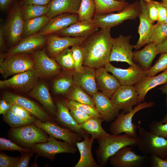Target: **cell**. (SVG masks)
<instances>
[{"mask_svg": "<svg viewBox=\"0 0 167 167\" xmlns=\"http://www.w3.org/2000/svg\"><path fill=\"white\" fill-rule=\"evenodd\" d=\"M110 28H101L87 36L81 45L83 64L95 69L104 67L109 62L112 47Z\"/></svg>", "mask_w": 167, "mask_h": 167, "instance_id": "1", "label": "cell"}, {"mask_svg": "<svg viewBox=\"0 0 167 167\" xmlns=\"http://www.w3.org/2000/svg\"><path fill=\"white\" fill-rule=\"evenodd\" d=\"M139 141L138 137H132L125 134H109L97 139L98 145L96 151L97 163L101 167L106 166L109 158L119 150L126 146H137Z\"/></svg>", "mask_w": 167, "mask_h": 167, "instance_id": "2", "label": "cell"}, {"mask_svg": "<svg viewBox=\"0 0 167 167\" xmlns=\"http://www.w3.org/2000/svg\"><path fill=\"white\" fill-rule=\"evenodd\" d=\"M139 150L144 155H154L165 159L167 157V139L143 127H138Z\"/></svg>", "mask_w": 167, "mask_h": 167, "instance_id": "3", "label": "cell"}, {"mask_svg": "<svg viewBox=\"0 0 167 167\" xmlns=\"http://www.w3.org/2000/svg\"><path fill=\"white\" fill-rule=\"evenodd\" d=\"M141 10L140 2L137 0L129 4L122 11L116 13L97 15L94 14L92 21L99 28H111L127 20H135Z\"/></svg>", "mask_w": 167, "mask_h": 167, "instance_id": "4", "label": "cell"}, {"mask_svg": "<svg viewBox=\"0 0 167 167\" xmlns=\"http://www.w3.org/2000/svg\"><path fill=\"white\" fill-rule=\"evenodd\" d=\"M155 103L153 102H143L139 103L131 111L125 113L123 111L119 113L110 125L109 130L111 134L118 135L124 134L134 137H138L137 125L132 122L135 113L139 111L153 107Z\"/></svg>", "mask_w": 167, "mask_h": 167, "instance_id": "5", "label": "cell"}, {"mask_svg": "<svg viewBox=\"0 0 167 167\" xmlns=\"http://www.w3.org/2000/svg\"><path fill=\"white\" fill-rule=\"evenodd\" d=\"M17 128H11L9 135L13 140L23 147L32 149L36 143L45 142L49 137L46 132L35 123Z\"/></svg>", "mask_w": 167, "mask_h": 167, "instance_id": "6", "label": "cell"}, {"mask_svg": "<svg viewBox=\"0 0 167 167\" xmlns=\"http://www.w3.org/2000/svg\"><path fill=\"white\" fill-rule=\"evenodd\" d=\"M34 64L32 57L27 54L7 55L4 59H0V72L3 77L6 78L33 68Z\"/></svg>", "mask_w": 167, "mask_h": 167, "instance_id": "7", "label": "cell"}, {"mask_svg": "<svg viewBox=\"0 0 167 167\" xmlns=\"http://www.w3.org/2000/svg\"><path fill=\"white\" fill-rule=\"evenodd\" d=\"M24 20L19 3L12 4L4 25L5 37L11 45H15L21 39Z\"/></svg>", "mask_w": 167, "mask_h": 167, "instance_id": "8", "label": "cell"}, {"mask_svg": "<svg viewBox=\"0 0 167 167\" xmlns=\"http://www.w3.org/2000/svg\"><path fill=\"white\" fill-rule=\"evenodd\" d=\"M104 67L118 79L122 85H134L148 77L147 71L143 70L139 64L135 63L125 69L115 67L110 62Z\"/></svg>", "mask_w": 167, "mask_h": 167, "instance_id": "9", "label": "cell"}, {"mask_svg": "<svg viewBox=\"0 0 167 167\" xmlns=\"http://www.w3.org/2000/svg\"><path fill=\"white\" fill-rule=\"evenodd\" d=\"M32 149L39 156L50 159H54L57 154L61 153L74 154L78 150L76 146L65 141H58L50 136H49L47 142L36 143Z\"/></svg>", "mask_w": 167, "mask_h": 167, "instance_id": "10", "label": "cell"}, {"mask_svg": "<svg viewBox=\"0 0 167 167\" xmlns=\"http://www.w3.org/2000/svg\"><path fill=\"white\" fill-rule=\"evenodd\" d=\"M131 35L123 36L120 34L118 37L112 38V47L109 61L124 62L130 65L134 63L132 49L135 45L130 42Z\"/></svg>", "mask_w": 167, "mask_h": 167, "instance_id": "11", "label": "cell"}, {"mask_svg": "<svg viewBox=\"0 0 167 167\" xmlns=\"http://www.w3.org/2000/svg\"><path fill=\"white\" fill-rule=\"evenodd\" d=\"M34 68L39 78L47 79L61 72L62 67L54 59L49 57L43 49L32 53Z\"/></svg>", "mask_w": 167, "mask_h": 167, "instance_id": "12", "label": "cell"}, {"mask_svg": "<svg viewBox=\"0 0 167 167\" xmlns=\"http://www.w3.org/2000/svg\"><path fill=\"white\" fill-rule=\"evenodd\" d=\"M131 146H125L110 157L108 160L114 167H140L147 161V155H140L133 150Z\"/></svg>", "mask_w": 167, "mask_h": 167, "instance_id": "13", "label": "cell"}, {"mask_svg": "<svg viewBox=\"0 0 167 167\" xmlns=\"http://www.w3.org/2000/svg\"><path fill=\"white\" fill-rule=\"evenodd\" d=\"M39 77L33 68L14 75L11 78L0 81L1 88H10L27 91L37 84Z\"/></svg>", "mask_w": 167, "mask_h": 167, "instance_id": "14", "label": "cell"}, {"mask_svg": "<svg viewBox=\"0 0 167 167\" xmlns=\"http://www.w3.org/2000/svg\"><path fill=\"white\" fill-rule=\"evenodd\" d=\"M34 123L49 136L73 145L76 146V143L81 141L83 138L80 135L66 127L61 126L50 120L43 122L38 119L36 120Z\"/></svg>", "mask_w": 167, "mask_h": 167, "instance_id": "15", "label": "cell"}, {"mask_svg": "<svg viewBox=\"0 0 167 167\" xmlns=\"http://www.w3.org/2000/svg\"><path fill=\"white\" fill-rule=\"evenodd\" d=\"M138 93L134 85H122L111 97L114 105L119 110L125 113L133 109L138 104Z\"/></svg>", "mask_w": 167, "mask_h": 167, "instance_id": "16", "label": "cell"}, {"mask_svg": "<svg viewBox=\"0 0 167 167\" xmlns=\"http://www.w3.org/2000/svg\"><path fill=\"white\" fill-rule=\"evenodd\" d=\"M46 37L47 49L49 55L54 58L60 52L70 46L80 45L88 35L77 37L61 36L55 33Z\"/></svg>", "mask_w": 167, "mask_h": 167, "instance_id": "17", "label": "cell"}, {"mask_svg": "<svg viewBox=\"0 0 167 167\" xmlns=\"http://www.w3.org/2000/svg\"><path fill=\"white\" fill-rule=\"evenodd\" d=\"M2 98L11 103L23 107L42 122L51 120L50 116L38 105L26 97L10 92H6L4 93Z\"/></svg>", "mask_w": 167, "mask_h": 167, "instance_id": "18", "label": "cell"}, {"mask_svg": "<svg viewBox=\"0 0 167 167\" xmlns=\"http://www.w3.org/2000/svg\"><path fill=\"white\" fill-rule=\"evenodd\" d=\"M139 2L141 6V10L138 17L140 21L138 30L139 37L135 45V49L136 50L151 43L154 26V24L151 22L148 18L144 0H140Z\"/></svg>", "mask_w": 167, "mask_h": 167, "instance_id": "19", "label": "cell"}, {"mask_svg": "<svg viewBox=\"0 0 167 167\" xmlns=\"http://www.w3.org/2000/svg\"><path fill=\"white\" fill-rule=\"evenodd\" d=\"M108 72L104 67L96 69V79L98 89L111 98L121 85L114 76Z\"/></svg>", "mask_w": 167, "mask_h": 167, "instance_id": "20", "label": "cell"}, {"mask_svg": "<svg viewBox=\"0 0 167 167\" xmlns=\"http://www.w3.org/2000/svg\"><path fill=\"white\" fill-rule=\"evenodd\" d=\"M78 21L77 14H61L50 18L45 27L37 33L43 36L55 33Z\"/></svg>", "mask_w": 167, "mask_h": 167, "instance_id": "21", "label": "cell"}, {"mask_svg": "<svg viewBox=\"0 0 167 167\" xmlns=\"http://www.w3.org/2000/svg\"><path fill=\"white\" fill-rule=\"evenodd\" d=\"M73 77L75 84L79 86L88 94L92 96L98 92L96 79V69L84 66L82 72H73Z\"/></svg>", "mask_w": 167, "mask_h": 167, "instance_id": "22", "label": "cell"}, {"mask_svg": "<svg viewBox=\"0 0 167 167\" xmlns=\"http://www.w3.org/2000/svg\"><path fill=\"white\" fill-rule=\"evenodd\" d=\"M95 106L104 121L109 122L114 120L119 110L113 104L111 99L101 92L92 96Z\"/></svg>", "mask_w": 167, "mask_h": 167, "instance_id": "23", "label": "cell"}, {"mask_svg": "<svg viewBox=\"0 0 167 167\" xmlns=\"http://www.w3.org/2000/svg\"><path fill=\"white\" fill-rule=\"evenodd\" d=\"M46 42V37L36 33L22 39L8 51L7 55L32 53Z\"/></svg>", "mask_w": 167, "mask_h": 167, "instance_id": "24", "label": "cell"}, {"mask_svg": "<svg viewBox=\"0 0 167 167\" xmlns=\"http://www.w3.org/2000/svg\"><path fill=\"white\" fill-rule=\"evenodd\" d=\"M57 112L56 119L61 124L73 131L84 136L89 135L83 130L74 119L65 101H58L56 103Z\"/></svg>", "mask_w": 167, "mask_h": 167, "instance_id": "25", "label": "cell"}, {"mask_svg": "<svg viewBox=\"0 0 167 167\" xmlns=\"http://www.w3.org/2000/svg\"><path fill=\"white\" fill-rule=\"evenodd\" d=\"M98 28L92 20H84L76 22L55 33L61 36L77 37L88 35Z\"/></svg>", "mask_w": 167, "mask_h": 167, "instance_id": "26", "label": "cell"}, {"mask_svg": "<svg viewBox=\"0 0 167 167\" xmlns=\"http://www.w3.org/2000/svg\"><path fill=\"white\" fill-rule=\"evenodd\" d=\"M82 141L78 142L76 146L80 155V159L74 167H100L94 160L92 153L94 139L89 135L83 137Z\"/></svg>", "mask_w": 167, "mask_h": 167, "instance_id": "27", "label": "cell"}, {"mask_svg": "<svg viewBox=\"0 0 167 167\" xmlns=\"http://www.w3.org/2000/svg\"><path fill=\"white\" fill-rule=\"evenodd\" d=\"M167 83V70L157 75L148 76L134 86L138 93V104L145 100V96L150 90L159 85Z\"/></svg>", "mask_w": 167, "mask_h": 167, "instance_id": "28", "label": "cell"}, {"mask_svg": "<svg viewBox=\"0 0 167 167\" xmlns=\"http://www.w3.org/2000/svg\"><path fill=\"white\" fill-rule=\"evenodd\" d=\"M81 0H51L47 15L50 18L64 13L77 14Z\"/></svg>", "mask_w": 167, "mask_h": 167, "instance_id": "29", "label": "cell"}, {"mask_svg": "<svg viewBox=\"0 0 167 167\" xmlns=\"http://www.w3.org/2000/svg\"><path fill=\"white\" fill-rule=\"evenodd\" d=\"M29 95L41 103L53 115L56 116L57 106L54 104L45 84L42 83H37L32 88Z\"/></svg>", "mask_w": 167, "mask_h": 167, "instance_id": "30", "label": "cell"}, {"mask_svg": "<svg viewBox=\"0 0 167 167\" xmlns=\"http://www.w3.org/2000/svg\"><path fill=\"white\" fill-rule=\"evenodd\" d=\"M159 54L156 44L151 42L142 49L133 52V62H138L142 69L147 71L150 68L152 62Z\"/></svg>", "mask_w": 167, "mask_h": 167, "instance_id": "31", "label": "cell"}, {"mask_svg": "<svg viewBox=\"0 0 167 167\" xmlns=\"http://www.w3.org/2000/svg\"><path fill=\"white\" fill-rule=\"evenodd\" d=\"M96 8L95 14L104 15L114 11H122L129 4L126 1L115 0H94Z\"/></svg>", "mask_w": 167, "mask_h": 167, "instance_id": "32", "label": "cell"}, {"mask_svg": "<svg viewBox=\"0 0 167 167\" xmlns=\"http://www.w3.org/2000/svg\"><path fill=\"white\" fill-rule=\"evenodd\" d=\"M50 19L45 15L24 20L21 39L37 33L45 27Z\"/></svg>", "mask_w": 167, "mask_h": 167, "instance_id": "33", "label": "cell"}, {"mask_svg": "<svg viewBox=\"0 0 167 167\" xmlns=\"http://www.w3.org/2000/svg\"><path fill=\"white\" fill-rule=\"evenodd\" d=\"M103 121L101 118L92 117L80 126L83 130L91 135V137L93 139H97L109 134L102 127L101 123Z\"/></svg>", "mask_w": 167, "mask_h": 167, "instance_id": "34", "label": "cell"}, {"mask_svg": "<svg viewBox=\"0 0 167 167\" xmlns=\"http://www.w3.org/2000/svg\"><path fill=\"white\" fill-rule=\"evenodd\" d=\"M66 71V72L55 79L53 83V89L56 94H65L74 84L73 77V71Z\"/></svg>", "mask_w": 167, "mask_h": 167, "instance_id": "35", "label": "cell"}, {"mask_svg": "<svg viewBox=\"0 0 167 167\" xmlns=\"http://www.w3.org/2000/svg\"><path fill=\"white\" fill-rule=\"evenodd\" d=\"M65 94L68 100L73 101L95 107L92 97L75 84Z\"/></svg>", "mask_w": 167, "mask_h": 167, "instance_id": "36", "label": "cell"}, {"mask_svg": "<svg viewBox=\"0 0 167 167\" xmlns=\"http://www.w3.org/2000/svg\"><path fill=\"white\" fill-rule=\"evenodd\" d=\"M20 7L22 15L24 21L47 15L49 11L48 5L28 4Z\"/></svg>", "mask_w": 167, "mask_h": 167, "instance_id": "37", "label": "cell"}, {"mask_svg": "<svg viewBox=\"0 0 167 167\" xmlns=\"http://www.w3.org/2000/svg\"><path fill=\"white\" fill-rule=\"evenodd\" d=\"M95 8L94 0H81L77 13L79 21L84 20L92 21Z\"/></svg>", "mask_w": 167, "mask_h": 167, "instance_id": "38", "label": "cell"}, {"mask_svg": "<svg viewBox=\"0 0 167 167\" xmlns=\"http://www.w3.org/2000/svg\"><path fill=\"white\" fill-rule=\"evenodd\" d=\"M65 71L74 70V62L71 49L67 48L58 54L54 58Z\"/></svg>", "mask_w": 167, "mask_h": 167, "instance_id": "39", "label": "cell"}, {"mask_svg": "<svg viewBox=\"0 0 167 167\" xmlns=\"http://www.w3.org/2000/svg\"><path fill=\"white\" fill-rule=\"evenodd\" d=\"M65 102L69 109H76L88 114L92 117L101 118V115L95 107L72 100H67Z\"/></svg>", "mask_w": 167, "mask_h": 167, "instance_id": "40", "label": "cell"}, {"mask_svg": "<svg viewBox=\"0 0 167 167\" xmlns=\"http://www.w3.org/2000/svg\"><path fill=\"white\" fill-rule=\"evenodd\" d=\"M167 39V23L154 24L151 42L156 45L162 43Z\"/></svg>", "mask_w": 167, "mask_h": 167, "instance_id": "41", "label": "cell"}, {"mask_svg": "<svg viewBox=\"0 0 167 167\" xmlns=\"http://www.w3.org/2000/svg\"><path fill=\"white\" fill-rule=\"evenodd\" d=\"M71 50L74 62V70L76 72H82L84 69L83 66V52L81 44L71 46Z\"/></svg>", "mask_w": 167, "mask_h": 167, "instance_id": "42", "label": "cell"}, {"mask_svg": "<svg viewBox=\"0 0 167 167\" xmlns=\"http://www.w3.org/2000/svg\"><path fill=\"white\" fill-rule=\"evenodd\" d=\"M3 119L11 128L19 127L32 123L16 116L10 109L3 116Z\"/></svg>", "mask_w": 167, "mask_h": 167, "instance_id": "43", "label": "cell"}, {"mask_svg": "<svg viewBox=\"0 0 167 167\" xmlns=\"http://www.w3.org/2000/svg\"><path fill=\"white\" fill-rule=\"evenodd\" d=\"M167 70V52L161 54L153 66L147 71L148 76H154L157 73Z\"/></svg>", "mask_w": 167, "mask_h": 167, "instance_id": "44", "label": "cell"}, {"mask_svg": "<svg viewBox=\"0 0 167 167\" xmlns=\"http://www.w3.org/2000/svg\"><path fill=\"white\" fill-rule=\"evenodd\" d=\"M10 109L16 116L32 123H34L36 120L35 116L19 105L11 103Z\"/></svg>", "mask_w": 167, "mask_h": 167, "instance_id": "45", "label": "cell"}, {"mask_svg": "<svg viewBox=\"0 0 167 167\" xmlns=\"http://www.w3.org/2000/svg\"><path fill=\"white\" fill-rule=\"evenodd\" d=\"M0 151H17L20 152L31 151L30 149L21 147L9 139L3 138H0Z\"/></svg>", "mask_w": 167, "mask_h": 167, "instance_id": "46", "label": "cell"}, {"mask_svg": "<svg viewBox=\"0 0 167 167\" xmlns=\"http://www.w3.org/2000/svg\"><path fill=\"white\" fill-rule=\"evenodd\" d=\"M148 127L150 131L167 139V122L163 123L154 120L149 124Z\"/></svg>", "mask_w": 167, "mask_h": 167, "instance_id": "47", "label": "cell"}, {"mask_svg": "<svg viewBox=\"0 0 167 167\" xmlns=\"http://www.w3.org/2000/svg\"><path fill=\"white\" fill-rule=\"evenodd\" d=\"M146 6L147 14L151 22L153 24L158 20V12L155 1L144 0Z\"/></svg>", "mask_w": 167, "mask_h": 167, "instance_id": "48", "label": "cell"}, {"mask_svg": "<svg viewBox=\"0 0 167 167\" xmlns=\"http://www.w3.org/2000/svg\"><path fill=\"white\" fill-rule=\"evenodd\" d=\"M19 157H14L7 155L2 152L0 153V167H13Z\"/></svg>", "mask_w": 167, "mask_h": 167, "instance_id": "49", "label": "cell"}, {"mask_svg": "<svg viewBox=\"0 0 167 167\" xmlns=\"http://www.w3.org/2000/svg\"><path fill=\"white\" fill-rule=\"evenodd\" d=\"M69 110L74 119L79 125L92 118L88 114L78 110L74 109Z\"/></svg>", "mask_w": 167, "mask_h": 167, "instance_id": "50", "label": "cell"}, {"mask_svg": "<svg viewBox=\"0 0 167 167\" xmlns=\"http://www.w3.org/2000/svg\"><path fill=\"white\" fill-rule=\"evenodd\" d=\"M31 151L19 157L14 163L13 167H28L29 162L33 154V152Z\"/></svg>", "mask_w": 167, "mask_h": 167, "instance_id": "51", "label": "cell"}, {"mask_svg": "<svg viewBox=\"0 0 167 167\" xmlns=\"http://www.w3.org/2000/svg\"><path fill=\"white\" fill-rule=\"evenodd\" d=\"M155 3L157 9L158 15V23H164L167 16V9L163 5L162 2L155 1Z\"/></svg>", "mask_w": 167, "mask_h": 167, "instance_id": "52", "label": "cell"}, {"mask_svg": "<svg viewBox=\"0 0 167 167\" xmlns=\"http://www.w3.org/2000/svg\"><path fill=\"white\" fill-rule=\"evenodd\" d=\"M150 165L152 167H167V157L163 159L154 155H150Z\"/></svg>", "mask_w": 167, "mask_h": 167, "instance_id": "53", "label": "cell"}, {"mask_svg": "<svg viewBox=\"0 0 167 167\" xmlns=\"http://www.w3.org/2000/svg\"><path fill=\"white\" fill-rule=\"evenodd\" d=\"M51 0H21L19 2L22 6L28 4H36L40 5H47Z\"/></svg>", "mask_w": 167, "mask_h": 167, "instance_id": "54", "label": "cell"}, {"mask_svg": "<svg viewBox=\"0 0 167 167\" xmlns=\"http://www.w3.org/2000/svg\"><path fill=\"white\" fill-rule=\"evenodd\" d=\"M10 108L11 103L2 98L0 101V114L4 115L10 109Z\"/></svg>", "mask_w": 167, "mask_h": 167, "instance_id": "55", "label": "cell"}, {"mask_svg": "<svg viewBox=\"0 0 167 167\" xmlns=\"http://www.w3.org/2000/svg\"><path fill=\"white\" fill-rule=\"evenodd\" d=\"M159 89H160L163 94H165L167 96L166 104L167 106V83L160 86ZM160 122L162 123H166L167 122V113L160 120Z\"/></svg>", "mask_w": 167, "mask_h": 167, "instance_id": "56", "label": "cell"}, {"mask_svg": "<svg viewBox=\"0 0 167 167\" xmlns=\"http://www.w3.org/2000/svg\"><path fill=\"white\" fill-rule=\"evenodd\" d=\"M14 0H0V8L4 11L8 9L12 4Z\"/></svg>", "mask_w": 167, "mask_h": 167, "instance_id": "57", "label": "cell"}, {"mask_svg": "<svg viewBox=\"0 0 167 167\" xmlns=\"http://www.w3.org/2000/svg\"><path fill=\"white\" fill-rule=\"evenodd\" d=\"M156 45L159 54L167 52V39L161 44Z\"/></svg>", "mask_w": 167, "mask_h": 167, "instance_id": "58", "label": "cell"}, {"mask_svg": "<svg viewBox=\"0 0 167 167\" xmlns=\"http://www.w3.org/2000/svg\"><path fill=\"white\" fill-rule=\"evenodd\" d=\"M4 25L2 24L0 28V46L2 49L4 46Z\"/></svg>", "mask_w": 167, "mask_h": 167, "instance_id": "59", "label": "cell"}, {"mask_svg": "<svg viewBox=\"0 0 167 167\" xmlns=\"http://www.w3.org/2000/svg\"><path fill=\"white\" fill-rule=\"evenodd\" d=\"M162 3H163V5L164 6H165L167 8V3H166V2H163L162 1ZM164 23H167V17H166V19L165 22Z\"/></svg>", "mask_w": 167, "mask_h": 167, "instance_id": "60", "label": "cell"}, {"mask_svg": "<svg viewBox=\"0 0 167 167\" xmlns=\"http://www.w3.org/2000/svg\"><path fill=\"white\" fill-rule=\"evenodd\" d=\"M115 0L119 1H120V2L126 1V0Z\"/></svg>", "mask_w": 167, "mask_h": 167, "instance_id": "61", "label": "cell"}, {"mask_svg": "<svg viewBox=\"0 0 167 167\" xmlns=\"http://www.w3.org/2000/svg\"><path fill=\"white\" fill-rule=\"evenodd\" d=\"M162 1L165 2L167 3V0H161Z\"/></svg>", "mask_w": 167, "mask_h": 167, "instance_id": "62", "label": "cell"}, {"mask_svg": "<svg viewBox=\"0 0 167 167\" xmlns=\"http://www.w3.org/2000/svg\"></svg>", "mask_w": 167, "mask_h": 167, "instance_id": "63", "label": "cell"}]
</instances>
